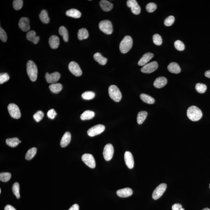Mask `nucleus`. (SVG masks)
Wrapping results in <instances>:
<instances>
[{"label":"nucleus","instance_id":"28","mask_svg":"<svg viewBox=\"0 0 210 210\" xmlns=\"http://www.w3.org/2000/svg\"><path fill=\"white\" fill-rule=\"evenodd\" d=\"M95 116V112L93 111L87 110L85 111L81 115V119L82 120H89L92 119Z\"/></svg>","mask_w":210,"mask_h":210},{"label":"nucleus","instance_id":"1","mask_svg":"<svg viewBox=\"0 0 210 210\" xmlns=\"http://www.w3.org/2000/svg\"><path fill=\"white\" fill-rule=\"evenodd\" d=\"M187 115L189 119L193 122L198 121L202 116V112L199 108L196 106H192L188 108Z\"/></svg>","mask_w":210,"mask_h":210},{"label":"nucleus","instance_id":"33","mask_svg":"<svg viewBox=\"0 0 210 210\" xmlns=\"http://www.w3.org/2000/svg\"><path fill=\"white\" fill-rule=\"evenodd\" d=\"M148 115V112L145 111H141L138 112L137 116V122L138 124H141L145 121Z\"/></svg>","mask_w":210,"mask_h":210},{"label":"nucleus","instance_id":"20","mask_svg":"<svg viewBox=\"0 0 210 210\" xmlns=\"http://www.w3.org/2000/svg\"><path fill=\"white\" fill-rule=\"evenodd\" d=\"M49 43L52 48L57 49L59 46V38L57 35H52L49 38Z\"/></svg>","mask_w":210,"mask_h":210},{"label":"nucleus","instance_id":"49","mask_svg":"<svg viewBox=\"0 0 210 210\" xmlns=\"http://www.w3.org/2000/svg\"><path fill=\"white\" fill-rule=\"evenodd\" d=\"M172 210H185L184 208H182V206L179 204H174L172 206Z\"/></svg>","mask_w":210,"mask_h":210},{"label":"nucleus","instance_id":"23","mask_svg":"<svg viewBox=\"0 0 210 210\" xmlns=\"http://www.w3.org/2000/svg\"><path fill=\"white\" fill-rule=\"evenodd\" d=\"M100 5L102 9L105 12H109L112 10L113 7V4L106 0H102L100 1Z\"/></svg>","mask_w":210,"mask_h":210},{"label":"nucleus","instance_id":"32","mask_svg":"<svg viewBox=\"0 0 210 210\" xmlns=\"http://www.w3.org/2000/svg\"><path fill=\"white\" fill-rule=\"evenodd\" d=\"M20 140L17 138H8L6 140L5 142L7 145L12 147H15L20 143Z\"/></svg>","mask_w":210,"mask_h":210},{"label":"nucleus","instance_id":"44","mask_svg":"<svg viewBox=\"0 0 210 210\" xmlns=\"http://www.w3.org/2000/svg\"><path fill=\"white\" fill-rule=\"evenodd\" d=\"M156 8H157V5L156 4L153 2L149 3L146 6V10L149 13H152L154 12Z\"/></svg>","mask_w":210,"mask_h":210},{"label":"nucleus","instance_id":"43","mask_svg":"<svg viewBox=\"0 0 210 210\" xmlns=\"http://www.w3.org/2000/svg\"><path fill=\"white\" fill-rule=\"evenodd\" d=\"M44 116V114L42 111H39L33 115V118L35 121L39 122L41 121Z\"/></svg>","mask_w":210,"mask_h":210},{"label":"nucleus","instance_id":"36","mask_svg":"<svg viewBox=\"0 0 210 210\" xmlns=\"http://www.w3.org/2000/svg\"><path fill=\"white\" fill-rule=\"evenodd\" d=\"M95 94L94 92L92 91L85 92L82 94V97L84 99L89 100L92 99L95 97Z\"/></svg>","mask_w":210,"mask_h":210},{"label":"nucleus","instance_id":"13","mask_svg":"<svg viewBox=\"0 0 210 210\" xmlns=\"http://www.w3.org/2000/svg\"><path fill=\"white\" fill-rule=\"evenodd\" d=\"M127 4L128 7L131 8L132 12L134 14L138 15L141 13V7L135 0H128Z\"/></svg>","mask_w":210,"mask_h":210},{"label":"nucleus","instance_id":"55","mask_svg":"<svg viewBox=\"0 0 210 210\" xmlns=\"http://www.w3.org/2000/svg\"><path fill=\"white\" fill-rule=\"evenodd\" d=\"M19 142H20V143H21V141H19Z\"/></svg>","mask_w":210,"mask_h":210},{"label":"nucleus","instance_id":"26","mask_svg":"<svg viewBox=\"0 0 210 210\" xmlns=\"http://www.w3.org/2000/svg\"><path fill=\"white\" fill-rule=\"evenodd\" d=\"M66 15L69 17L75 18H79L82 15L81 12L75 9H71L67 11L66 12Z\"/></svg>","mask_w":210,"mask_h":210},{"label":"nucleus","instance_id":"30","mask_svg":"<svg viewBox=\"0 0 210 210\" xmlns=\"http://www.w3.org/2000/svg\"><path fill=\"white\" fill-rule=\"evenodd\" d=\"M140 98L144 102L147 104H152L155 102V99L153 97L145 93H142L141 94Z\"/></svg>","mask_w":210,"mask_h":210},{"label":"nucleus","instance_id":"6","mask_svg":"<svg viewBox=\"0 0 210 210\" xmlns=\"http://www.w3.org/2000/svg\"><path fill=\"white\" fill-rule=\"evenodd\" d=\"M8 112L10 116L14 118L18 119L21 117V112L18 107L14 104L11 103L8 105Z\"/></svg>","mask_w":210,"mask_h":210},{"label":"nucleus","instance_id":"53","mask_svg":"<svg viewBox=\"0 0 210 210\" xmlns=\"http://www.w3.org/2000/svg\"><path fill=\"white\" fill-rule=\"evenodd\" d=\"M202 210H210V209L208 208H204Z\"/></svg>","mask_w":210,"mask_h":210},{"label":"nucleus","instance_id":"7","mask_svg":"<svg viewBox=\"0 0 210 210\" xmlns=\"http://www.w3.org/2000/svg\"><path fill=\"white\" fill-rule=\"evenodd\" d=\"M105 127L104 125L99 124L93 126L88 130L87 134L89 136L94 137L101 134L105 130Z\"/></svg>","mask_w":210,"mask_h":210},{"label":"nucleus","instance_id":"10","mask_svg":"<svg viewBox=\"0 0 210 210\" xmlns=\"http://www.w3.org/2000/svg\"><path fill=\"white\" fill-rule=\"evenodd\" d=\"M82 160L90 168H94L96 166L95 160L92 155L90 154H85L82 156Z\"/></svg>","mask_w":210,"mask_h":210},{"label":"nucleus","instance_id":"39","mask_svg":"<svg viewBox=\"0 0 210 210\" xmlns=\"http://www.w3.org/2000/svg\"><path fill=\"white\" fill-rule=\"evenodd\" d=\"M195 88L198 92L203 93L206 91L207 87L206 85L204 84L198 83L196 84Z\"/></svg>","mask_w":210,"mask_h":210},{"label":"nucleus","instance_id":"19","mask_svg":"<svg viewBox=\"0 0 210 210\" xmlns=\"http://www.w3.org/2000/svg\"><path fill=\"white\" fill-rule=\"evenodd\" d=\"M167 83V78L164 77H159L154 82V86L157 88H161L165 86Z\"/></svg>","mask_w":210,"mask_h":210},{"label":"nucleus","instance_id":"15","mask_svg":"<svg viewBox=\"0 0 210 210\" xmlns=\"http://www.w3.org/2000/svg\"><path fill=\"white\" fill-rule=\"evenodd\" d=\"M125 163L129 168L132 169L134 167V158L131 152L127 151L124 155Z\"/></svg>","mask_w":210,"mask_h":210},{"label":"nucleus","instance_id":"2","mask_svg":"<svg viewBox=\"0 0 210 210\" xmlns=\"http://www.w3.org/2000/svg\"><path fill=\"white\" fill-rule=\"evenodd\" d=\"M27 75L30 79L35 82L38 77V71L36 64L32 60H29L27 64Z\"/></svg>","mask_w":210,"mask_h":210},{"label":"nucleus","instance_id":"16","mask_svg":"<svg viewBox=\"0 0 210 210\" xmlns=\"http://www.w3.org/2000/svg\"><path fill=\"white\" fill-rule=\"evenodd\" d=\"M18 25L19 28L24 32H28L31 28L29 20L27 17H22L20 18Z\"/></svg>","mask_w":210,"mask_h":210},{"label":"nucleus","instance_id":"14","mask_svg":"<svg viewBox=\"0 0 210 210\" xmlns=\"http://www.w3.org/2000/svg\"><path fill=\"white\" fill-rule=\"evenodd\" d=\"M60 74L57 72H53L50 74L47 72L45 75V78L47 82L49 83L53 84L56 83L60 79Z\"/></svg>","mask_w":210,"mask_h":210},{"label":"nucleus","instance_id":"56","mask_svg":"<svg viewBox=\"0 0 210 210\" xmlns=\"http://www.w3.org/2000/svg\"><path fill=\"white\" fill-rule=\"evenodd\" d=\"M209 188H210V185H209Z\"/></svg>","mask_w":210,"mask_h":210},{"label":"nucleus","instance_id":"12","mask_svg":"<svg viewBox=\"0 0 210 210\" xmlns=\"http://www.w3.org/2000/svg\"><path fill=\"white\" fill-rule=\"evenodd\" d=\"M69 71L73 75L76 76L82 75V71L79 66L76 62L74 61L71 62L68 66Z\"/></svg>","mask_w":210,"mask_h":210},{"label":"nucleus","instance_id":"27","mask_svg":"<svg viewBox=\"0 0 210 210\" xmlns=\"http://www.w3.org/2000/svg\"><path fill=\"white\" fill-rule=\"evenodd\" d=\"M51 91L53 93H58L62 90L63 86L59 83L52 84L49 86Z\"/></svg>","mask_w":210,"mask_h":210},{"label":"nucleus","instance_id":"41","mask_svg":"<svg viewBox=\"0 0 210 210\" xmlns=\"http://www.w3.org/2000/svg\"><path fill=\"white\" fill-rule=\"evenodd\" d=\"M23 6V1L22 0H15L13 2V8L16 10L21 9Z\"/></svg>","mask_w":210,"mask_h":210},{"label":"nucleus","instance_id":"40","mask_svg":"<svg viewBox=\"0 0 210 210\" xmlns=\"http://www.w3.org/2000/svg\"><path fill=\"white\" fill-rule=\"evenodd\" d=\"M154 43L158 46H160L162 43V39L161 36L158 34H155L153 38Z\"/></svg>","mask_w":210,"mask_h":210},{"label":"nucleus","instance_id":"11","mask_svg":"<svg viewBox=\"0 0 210 210\" xmlns=\"http://www.w3.org/2000/svg\"><path fill=\"white\" fill-rule=\"evenodd\" d=\"M158 65L156 61H153L146 64L141 68V71L143 73L150 74L155 71L158 68Z\"/></svg>","mask_w":210,"mask_h":210},{"label":"nucleus","instance_id":"45","mask_svg":"<svg viewBox=\"0 0 210 210\" xmlns=\"http://www.w3.org/2000/svg\"><path fill=\"white\" fill-rule=\"evenodd\" d=\"M174 21H175V18H174V16H169L165 19V25L167 26V27L171 26L173 24Z\"/></svg>","mask_w":210,"mask_h":210},{"label":"nucleus","instance_id":"22","mask_svg":"<svg viewBox=\"0 0 210 210\" xmlns=\"http://www.w3.org/2000/svg\"><path fill=\"white\" fill-rule=\"evenodd\" d=\"M71 141V134L69 132H67L63 135L60 141V145L62 147L65 148L69 144Z\"/></svg>","mask_w":210,"mask_h":210},{"label":"nucleus","instance_id":"34","mask_svg":"<svg viewBox=\"0 0 210 210\" xmlns=\"http://www.w3.org/2000/svg\"><path fill=\"white\" fill-rule=\"evenodd\" d=\"M37 149L35 148H31L27 151L25 155V159L27 160H32L36 155Z\"/></svg>","mask_w":210,"mask_h":210},{"label":"nucleus","instance_id":"31","mask_svg":"<svg viewBox=\"0 0 210 210\" xmlns=\"http://www.w3.org/2000/svg\"><path fill=\"white\" fill-rule=\"evenodd\" d=\"M59 33L62 36L64 40L67 42L68 41V30L64 26H61L59 28Z\"/></svg>","mask_w":210,"mask_h":210},{"label":"nucleus","instance_id":"35","mask_svg":"<svg viewBox=\"0 0 210 210\" xmlns=\"http://www.w3.org/2000/svg\"><path fill=\"white\" fill-rule=\"evenodd\" d=\"M39 17L42 22L45 23V24H47L49 23V18L46 11L45 10H42L40 14Z\"/></svg>","mask_w":210,"mask_h":210},{"label":"nucleus","instance_id":"18","mask_svg":"<svg viewBox=\"0 0 210 210\" xmlns=\"http://www.w3.org/2000/svg\"><path fill=\"white\" fill-rule=\"evenodd\" d=\"M116 194L119 197L126 198L130 197L133 194L132 189L129 188L119 189L116 192Z\"/></svg>","mask_w":210,"mask_h":210},{"label":"nucleus","instance_id":"29","mask_svg":"<svg viewBox=\"0 0 210 210\" xmlns=\"http://www.w3.org/2000/svg\"><path fill=\"white\" fill-rule=\"evenodd\" d=\"M78 37L79 40L87 39L89 37L88 31L85 28L80 29L78 31Z\"/></svg>","mask_w":210,"mask_h":210},{"label":"nucleus","instance_id":"38","mask_svg":"<svg viewBox=\"0 0 210 210\" xmlns=\"http://www.w3.org/2000/svg\"><path fill=\"white\" fill-rule=\"evenodd\" d=\"M12 175L9 172H2L0 174V180L1 182H6L10 180Z\"/></svg>","mask_w":210,"mask_h":210},{"label":"nucleus","instance_id":"46","mask_svg":"<svg viewBox=\"0 0 210 210\" xmlns=\"http://www.w3.org/2000/svg\"><path fill=\"white\" fill-rule=\"evenodd\" d=\"M9 75L6 73L1 74L0 75V84H2L7 82L9 79Z\"/></svg>","mask_w":210,"mask_h":210},{"label":"nucleus","instance_id":"3","mask_svg":"<svg viewBox=\"0 0 210 210\" xmlns=\"http://www.w3.org/2000/svg\"><path fill=\"white\" fill-rule=\"evenodd\" d=\"M133 45V40L131 37L125 36L119 45V49L122 53H127L131 49Z\"/></svg>","mask_w":210,"mask_h":210},{"label":"nucleus","instance_id":"17","mask_svg":"<svg viewBox=\"0 0 210 210\" xmlns=\"http://www.w3.org/2000/svg\"><path fill=\"white\" fill-rule=\"evenodd\" d=\"M154 57L153 53L148 52L145 53L143 55L138 61V64L139 66H143L146 65Z\"/></svg>","mask_w":210,"mask_h":210},{"label":"nucleus","instance_id":"42","mask_svg":"<svg viewBox=\"0 0 210 210\" xmlns=\"http://www.w3.org/2000/svg\"><path fill=\"white\" fill-rule=\"evenodd\" d=\"M174 46L175 48L179 51H182L184 50L185 48L184 44L180 40L175 41L174 42Z\"/></svg>","mask_w":210,"mask_h":210},{"label":"nucleus","instance_id":"51","mask_svg":"<svg viewBox=\"0 0 210 210\" xmlns=\"http://www.w3.org/2000/svg\"><path fill=\"white\" fill-rule=\"evenodd\" d=\"M5 210H16L15 208H14L12 206L7 205L5 206Z\"/></svg>","mask_w":210,"mask_h":210},{"label":"nucleus","instance_id":"37","mask_svg":"<svg viewBox=\"0 0 210 210\" xmlns=\"http://www.w3.org/2000/svg\"><path fill=\"white\" fill-rule=\"evenodd\" d=\"M12 191H13L14 194L16 196L17 198H20V185L18 182H15L14 184L12 186Z\"/></svg>","mask_w":210,"mask_h":210},{"label":"nucleus","instance_id":"8","mask_svg":"<svg viewBox=\"0 0 210 210\" xmlns=\"http://www.w3.org/2000/svg\"><path fill=\"white\" fill-rule=\"evenodd\" d=\"M114 149L112 144H108L104 147L103 151V156L104 159L107 161L112 160L113 157Z\"/></svg>","mask_w":210,"mask_h":210},{"label":"nucleus","instance_id":"25","mask_svg":"<svg viewBox=\"0 0 210 210\" xmlns=\"http://www.w3.org/2000/svg\"><path fill=\"white\" fill-rule=\"evenodd\" d=\"M95 60L99 64L102 65H105L106 64L108 59L104 57L99 53H96L93 56Z\"/></svg>","mask_w":210,"mask_h":210},{"label":"nucleus","instance_id":"54","mask_svg":"<svg viewBox=\"0 0 210 210\" xmlns=\"http://www.w3.org/2000/svg\"><path fill=\"white\" fill-rule=\"evenodd\" d=\"M1 193V189H0V193Z\"/></svg>","mask_w":210,"mask_h":210},{"label":"nucleus","instance_id":"4","mask_svg":"<svg viewBox=\"0 0 210 210\" xmlns=\"http://www.w3.org/2000/svg\"><path fill=\"white\" fill-rule=\"evenodd\" d=\"M108 92L110 97L113 101L116 102H119L121 100L122 98V93L118 88L115 85H112L109 86Z\"/></svg>","mask_w":210,"mask_h":210},{"label":"nucleus","instance_id":"24","mask_svg":"<svg viewBox=\"0 0 210 210\" xmlns=\"http://www.w3.org/2000/svg\"><path fill=\"white\" fill-rule=\"evenodd\" d=\"M169 72L174 74H179L181 71V68L178 64L175 62L170 63L167 67Z\"/></svg>","mask_w":210,"mask_h":210},{"label":"nucleus","instance_id":"48","mask_svg":"<svg viewBox=\"0 0 210 210\" xmlns=\"http://www.w3.org/2000/svg\"><path fill=\"white\" fill-rule=\"evenodd\" d=\"M47 115V116L49 118L53 119L55 117L56 115H57V113H56L54 109H51L48 111Z\"/></svg>","mask_w":210,"mask_h":210},{"label":"nucleus","instance_id":"47","mask_svg":"<svg viewBox=\"0 0 210 210\" xmlns=\"http://www.w3.org/2000/svg\"><path fill=\"white\" fill-rule=\"evenodd\" d=\"M7 35L3 29L0 28V39L3 42H6L7 41Z\"/></svg>","mask_w":210,"mask_h":210},{"label":"nucleus","instance_id":"9","mask_svg":"<svg viewBox=\"0 0 210 210\" xmlns=\"http://www.w3.org/2000/svg\"><path fill=\"white\" fill-rule=\"evenodd\" d=\"M167 185L165 183H162L158 185L154 191L152 198L153 199L157 200L162 195L167 189Z\"/></svg>","mask_w":210,"mask_h":210},{"label":"nucleus","instance_id":"21","mask_svg":"<svg viewBox=\"0 0 210 210\" xmlns=\"http://www.w3.org/2000/svg\"><path fill=\"white\" fill-rule=\"evenodd\" d=\"M27 39L32 42L34 44H37L39 40V37L36 36V32L34 31L28 32L26 35Z\"/></svg>","mask_w":210,"mask_h":210},{"label":"nucleus","instance_id":"5","mask_svg":"<svg viewBox=\"0 0 210 210\" xmlns=\"http://www.w3.org/2000/svg\"><path fill=\"white\" fill-rule=\"evenodd\" d=\"M99 28L104 33L110 35L113 32V26L109 20H104L100 22Z\"/></svg>","mask_w":210,"mask_h":210},{"label":"nucleus","instance_id":"52","mask_svg":"<svg viewBox=\"0 0 210 210\" xmlns=\"http://www.w3.org/2000/svg\"><path fill=\"white\" fill-rule=\"evenodd\" d=\"M205 75L206 77L210 78V70H208V71L205 72Z\"/></svg>","mask_w":210,"mask_h":210},{"label":"nucleus","instance_id":"50","mask_svg":"<svg viewBox=\"0 0 210 210\" xmlns=\"http://www.w3.org/2000/svg\"><path fill=\"white\" fill-rule=\"evenodd\" d=\"M68 210H79V205L77 204H74Z\"/></svg>","mask_w":210,"mask_h":210}]
</instances>
